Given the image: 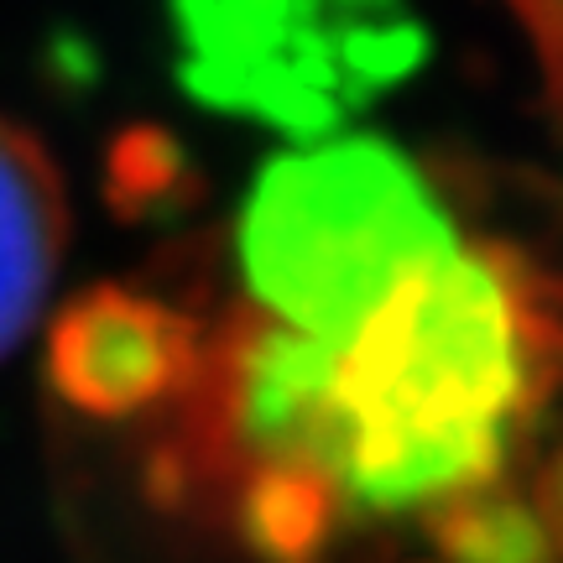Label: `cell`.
<instances>
[{
	"instance_id": "cell-4",
	"label": "cell",
	"mask_w": 563,
	"mask_h": 563,
	"mask_svg": "<svg viewBox=\"0 0 563 563\" xmlns=\"http://www.w3.org/2000/svg\"><path fill=\"white\" fill-rule=\"evenodd\" d=\"M199 334L167 302L100 287L53 329V386L89 418H136L199 376Z\"/></svg>"
},
{
	"instance_id": "cell-5",
	"label": "cell",
	"mask_w": 563,
	"mask_h": 563,
	"mask_svg": "<svg viewBox=\"0 0 563 563\" xmlns=\"http://www.w3.org/2000/svg\"><path fill=\"white\" fill-rule=\"evenodd\" d=\"M63 245L68 199L58 167L32 131L0 115V361L32 334L58 277Z\"/></svg>"
},
{
	"instance_id": "cell-9",
	"label": "cell",
	"mask_w": 563,
	"mask_h": 563,
	"mask_svg": "<svg viewBox=\"0 0 563 563\" xmlns=\"http://www.w3.org/2000/svg\"><path fill=\"white\" fill-rule=\"evenodd\" d=\"M532 501H538L548 532H553V543H559V553H563V449L543 470V481H538V496H532Z\"/></svg>"
},
{
	"instance_id": "cell-3",
	"label": "cell",
	"mask_w": 563,
	"mask_h": 563,
	"mask_svg": "<svg viewBox=\"0 0 563 563\" xmlns=\"http://www.w3.org/2000/svg\"><path fill=\"white\" fill-rule=\"evenodd\" d=\"M194 95L319 136L422 58L402 0H178Z\"/></svg>"
},
{
	"instance_id": "cell-1",
	"label": "cell",
	"mask_w": 563,
	"mask_h": 563,
	"mask_svg": "<svg viewBox=\"0 0 563 563\" xmlns=\"http://www.w3.org/2000/svg\"><path fill=\"white\" fill-rule=\"evenodd\" d=\"M553 340L511 256L449 251L334 340L329 402L344 501L439 506L501 475L517 422L543 402Z\"/></svg>"
},
{
	"instance_id": "cell-7",
	"label": "cell",
	"mask_w": 563,
	"mask_h": 563,
	"mask_svg": "<svg viewBox=\"0 0 563 563\" xmlns=\"http://www.w3.org/2000/svg\"><path fill=\"white\" fill-rule=\"evenodd\" d=\"M428 527L443 563H563L538 501L496 481L439 501Z\"/></svg>"
},
{
	"instance_id": "cell-2",
	"label": "cell",
	"mask_w": 563,
	"mask_h": 563,
	"mask_svg": "<svg viewBox=\"0 0 563 563\" xmlns=\"http://www.w3.org/2000/svg\"><path fill=\"white\" fill-rule=\"evenodd\" d=\"M460 235L412 162L376 136L272 162L241 214V266L266 313L344 340Z\"/></svg>"
},
{
	"instance_id": "cell-8",
	"label": "cell",
	"mask_w": 563,
	"mask_h": 563,
	"mask_svg": "<svg viewBox=\"0 0 563 563\" xmlns=\"http://www.w3.org/2000/svg\"><path fill=\"white\" fill-rule=\"evenodd\" d=\"M517 16L527 21V32L538 37V53L548 63V79H553V95L563 104V0H511Z\"/></svg>"
},
{
	"instance_id": "cell-6",
	"label": "cell",
	"mask_w": 563,
	"mask_h": 563,
	"mask_svg": "<svg viewBox=\"0 0 563 563\" xmlns=\"http://www.w3.org/2000/svg\"><path fill=\"white\" fill-rule=\"evenodd\" d=\"M344 490L302 464H256L241 475L235 522L262 563H319L340 532Z\"/></svg>"
}]
</instances>
